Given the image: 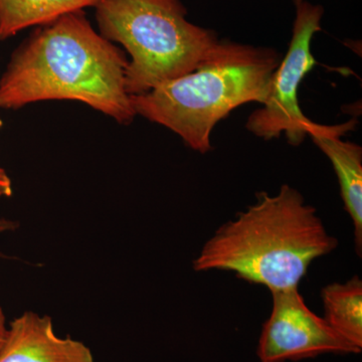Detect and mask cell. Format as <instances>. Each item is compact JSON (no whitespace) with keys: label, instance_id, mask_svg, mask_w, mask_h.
I'll return each instance as SVG.
<instances>
[{"label":"cell","instance_id":"6da1fadb","mask_svg":"<svg viewBox=\"0 0 362 362\" xmlns=\"http://www.w3.org/2000/svg\"><path fill=\"white\" fill-rule=\"evenodd\" d=\"M128 58L97 32L84 11L39 26L0 78V109L49 100L82 102L120 124L136 113L125 89Z\"/></svg>","mask_w":362,"mask_h":362},{"label":"cell","instance_id":"7a4b0ae2","mask_svg":"<svg viewBox=\"0 0 362 362\" xmlns=\"http://www.w3.org/2000/svg\"><path fill=\"white\" fill-rule=\"evenodd\" d=\"M313 206L294 187L259 192L257 202L214 233L194 261L197 272H232L271 293L298 288L315 259L334 251Z\"/></svg>","mask_w":362,"mask_h":362},{"label":"cell","instance_id":"3957f363","mask_svg":"<svg viewBox=\"0 0 362 362\" xmlns=\"http://www.w3.org/2000/svg\"><path fill=\"white\" fill-rule=\"evenodd\" d=\"M282 57L271 47L226 40L223 51L192 73L130 96L136 115L180 136L199 153L211 149L214 128L243 105L265 101Z\"/></svg>","mask_w":362,"mask_h":362},{"label":"cell","instance_id":"277c9868","mask_svg":"<svg viewBox=\"0 0 362 362\" xmlns=\"http://www.w3.org/2000/svg\"><path fill=\"white\" fill-rule=\"evenodd\" d=\"M99 33L129 54L125 89L130 96L192 73L218 56L226 40L187 20L180 0H100Z\"/></svg>","mask_w":362,"mask_h":362},{"label":"cell","instance_id":"5b68a950","mask_svg":"<svg viewBox=\"0 0 362 362\" xmlns=\"http://www.w3.org/2000/svg\"><path fill=\"white\" fill-rule=\"evenodd\" d=\"M324 8L304 0L296 6L292 37L287 54L281 59L268 86L265 101L252 112L246 128L265 140L285 135L298 146L308 137L316 124L300 108L298 90L307 74L317 65L311 52L314 35L321 30Z\"/></svg>","mask_w":362,"mask_h":362},{"label":"cell","instance_id":"8992f818","mask_svg":"<svg viewBox=\"0 0 362 362\" xmlns=\"http://www.w3.org/2000/svg\"><path fill=\"white\" fill-rule=\"evenodd\" d=\"M273 307L264 323L257 356L259 362L299 361L323 354H358L329 324L308 308L298 288L271 293Z\"/></svg>","mask_w":362,"mask_h":362},{"label":"cell","instance_id":"52a82bcc","mask_svg":"<svg viewBox=\"0 0 362 362\" xmlns=\"http://www.w3.org/2000/svg\"><path fill=\"white\" fill-rule=\"evenodd\" d=\"M0 362H96L84 342L59 337L52 317L25 311L8 325Z\"/></svg>","mask_w":362,"mask_h":362},{"label":"cell","instance_id":"ba28073f","mask_svg":"<svg viewBox=\"0 0 362 362\" xmlns=\"http://www.w3.org/2000/svg\"><path fill=\"white\" fill-rule=\"evenodd\" d=\"M357 121L338 125L316 124L309 137L327 156L339 182L345 211L354 223L356 250L362 249V148L356 143L343 141L341 136L356 127Z\"/></svg>","mask_w":362,"mask_h":362},{"label":"cell","instance_id":"9c48e42d","mask_svg":"<svg viewBox=\"0 0 362 362\" xmlns=\"http://www.w3.org/2000/svg\"><path fill=\"white\" fill-rule=\"evenodd\" d=\"M100 0H0V40L33 26L54 23L66 14L95 7Z\"/></svg>","mask_w":362,"mask_h":362},{"label":"cell","instance_id":"30bf717a","mask_svg":"<svg viewBox=\"0 0 362 362\" xmlns=\"http://www.w3.org/2000/svg\"><path fill=\"white\" fill-rule=\"evenodd\" d=\"M324 320L350 343L362 349V282L354 277L323 288Z\"/></svg>","mask_w":362,"mask_h":362},{"label":"cell","instance_id":"8fae6325","mask_svg":"<svg viewBox=\"0 0 362 362\" xmlns=\"http://www.w3.org/2000/svg\"><path fill=\"white\" fill-rule=\"evenodd\" d=\"M13 192V181L6 169L0 166V197H11Z\"/></svg>","mask_w":362,"mask_h":362},{"label":"cell","instance_id":"7c38bea8","mask_svg":"<svg viewBox=\"0 0 362 362\" xmlns=\"http://www.w3.org/2000/svg\"><path fill=\"white\" fill-rule=\"evenodd\" d=\"M7 331H8V325L6 323V314H4L2 307L0 306V352H1L4 343H6Z\"/></svg>","mask_w":362,"mask_h":362},{"label":"cell","instance_id":"4fadbf2b","mask_svg":"<svg viewBox=\"0 0 362 362\" xmlns=\"http://www.w3.org/2000/svg\"><path fill=\"white\" fill-rule=\"evenodd\" d=\"M18 221L8 220L6 218H0V235L4 233L14 232L18 228ZM1 256V254H0Z\"/></svg>","mask_w":362,"mask_h":362},{"label":"cell","instance_id":"5bb4252c","mask_svg":"<svg viewBox=\"0 0 362 362\" xmlns=\"http://www.w3.org/2000/svg\"><path fill=\"white\" fill-rule=\"evenodd\" d=\"M304 0H293V2H294V4H295V7H296L297 6H299L300 4H302V2H303Z\"/></svg>","mask_w":362,"mask_h":362},{"label":"cell","instance_id":"9a60e30c","mask_svg":"<svg viewBox=\"0 0 362 362\" xmlns=\"http://www.w3.org/2000/svg\"><path fill=\"white\" fill-rule=\"evenodd\" d=\"M2 125H4V123H2L1 117H0V129H1Z\"/></svg>","mask_w":362,"mask_h":362}]
</instances>
